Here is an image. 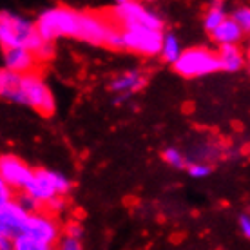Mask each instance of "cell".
Segmentation results:
<instances>
[{
	"label": "cell",
	"mask_w": 250,
	"mask_h": 250,
	"mask_svg": "<svg viewBox=\"0 0 250 250\" xmlns=\"http://www.w3.org/2000/svg\"><path fill=\"white\" fill-rule=\"evenodd\" d=\"M0 42H2L4 51L22 47V49H27L31 51L33 55H37L38 49L44 44V38L40 37L37 24H31L29 20L20 15L2 11L0 15Z\"/></svg>",
	"instance_id": "cell-1"
},
{
	"label": "cell",
	"mask_w": 250,
	"mask_h": 250,
	"mask_svg": "<svg viewBox=\"0 0 250 250\" xmlns=\"http://www.w3.org/2000/svg\"><path fill=\"white\" fill-rule=\"evenodd\" d=\"M82 13L69 7H53L44 11L37 20V29L45 42H55L60 37L76 38L80 35Z\"/></svg>",
	"instance_id": "cell-2"
},
{
	"label": "cell",
	"mask_w": 250,
	"mask_h": 250,
	"mask_svg": "<svg viewBox=\"0 0 250 250\" xmlns=\"http://www.w3.org/2000/svg\"><path fill=\"white\" fill-rule=\"evenodd\" d=\"M111 19L120 25H142V27H149L154 31H162L163 20L156 11H150L145 6L132 2V0H120L111 9Z\"/></svg>",
	"instance_id": "cell-3"
},
{
	"label": "cell",
	"mask_w": 250,
	"mask_h": 250,
	"mask_svg": "<svg viewBox=\"0 0 250 250\" xmlns=\"http://www.w3.org/2000/svg\"><path fill=\"white\" fill-rule=\"evenodd\" d=\"M174 71L185 78H196V76L212 75L223 69L216 53L203 47H192V49L183 51L180 60L174 63Z\"/></svg>",
	"instance_id": "cell-4"
},
{
	"label": "cell",
	"mask_w": 250,
	"mask_h": 250,
	"mask_svg": "<svg viewBox=\"0 0 250 250\" xmlns=\"http://www.w3.org/2000/svg\"><path fill=\"white\" fill-rule=\"evenodd\" d=\"M71 190V182L57 170L49 169H37L35 170V178H33L31 185L25 188V192L31 198H35L40 203H49L58 196H65Z\"/></svg>",
	"instance_id": "cell-5"
},
{
	"label": "cell",
	"mask_w": 250,
	"mask_h": 250,
	"mask_svg": "<svg viewBox=\"0 0 250 250\" xmlns=\"http://www.w3.org/2000/svg\"><path fill=\"white\" fill-rule=\"evenodd\" d=\"M122 31H124L125 49L134 51L144 57L162 55L163 38H165L163 31H154L142 25H125L122 27Z\"/></svg>",
	"instance_id": "cell-6"
},
{
	"label": "cell",
	"mask_w": 250,
	"mask_h": 250,
	"mask_svg": "<svg viewBox=\"0 0 250 250\" xmlns=\"http://www.w3.org/2000/svg\"><path fill=\"white\" fill-rule=\"evenodd\" d=\"M22 105H29L42 116H53L55 98L38 75H24L22 78Z\"/></svg>",
	"instance_id": "cell-7"
},
{
	"label": "cell",
	"mask_w": 250,
	"mask_h": 250,
	"mask_svg": "<svg viewBox=\"0 0 250 250\" xmlns=\"http://www.w3.org/2000/svg\"><path fill=\"white\" fill-rule=\"evenodd\" d=\"M0 176H2V182L7 183L13 190L25 192V188L31 185L35 178V170L29 169V165L22 162L20 158L4 154L0 160Z\"/></svg>",
	"instance_id": "cell-8"
},
{
	"label": "cell",
	"mask_w": 250,
	"mask_h": 250,
	"mask_svg": "<svg viewBox=\"0 0 250 250\" xmlns=\"http://www.w3.org/2000/svg\"><path fill=\"white\" fill-rule=\"evenodd\" d=\"M29 216L31 214L25 212L15 200L0 205V236L15 241L19 236L24 234Z\"/></svg>",
	"instance_id": "cell-9"
},
{
	"label": "cell",
	"mask_w": 250,
	"mask_h": 250,
	"mask_svg": "<svg viewBox=\"0 0 250 250\" xmlns=\"http://www.w3.org/2000/svg\"><path fill=\"white\" fill-rule=\"evenodd\" d=\"M24 234L33 239L42 241V243L55 245V247H57V243L60 241V239H58L60 238V232H58L57 223H55L47 214H35V216H29Z\"/></svg>",
	"instance_id": "cell-10"
},
{
	"label": "cell",
	"mask_w": 250,
	"mask_h": 250,
	"mask_svg": "<svg viewBox=\"0 0 250 250\" xmlns=\"http://www.w3.org/2000/svg\"><path fill=\"white\" fill-rule=\"evenodd\" d=\"M147 76L145 73L138 71V69H131V71H125L122 75H118L116 78L111 80L109 89L118 96H129L132 93H138L147 85Z\"/></svg>",
	"instance_id": "cell-11"
},
{
	"label": "cell",
	"mask_w": 250,
	"mask_h": 250,
	"mask_svg": "<svg viewBox=\"0 0 250 250\" xmlns=\"http://www.w3.org/2000/svg\"><path fill=\"white\" fill-rule=\"evenodd\" d=\"M37 62V57L31 51L22 49V47L4 51V69L17 73V75H33V69Z\"/></svg>",
	"instance_id": "cell-12"
},
{
	"label": "cell",
	"mask_w": 250,
	"mask_h": 250,
	"mask_svg": "<svg viewBox=\"0 0 250 250\" xmlns=\"http://www.w3.org/2000/svg\"><path fill=\"white\" fill-rule=\"evenodd\" d=\"M22 78L24 75H17L7 69L0 71V93L6 100L22 105Z\"/></svg>",
	"instance_id": "cell-13"
},
{
	"label": "cell",
	"mask_w": 250,
	"mask_h": 250,
	"mask_svg": "<svg viewBox=\"0 0 250 250\" xmlns=\"http://www.w3.org/2000/svg\"><path fill=\"white\" fill-rule=\"evenodd\" d=\"M243 29L236 24V20L229 17V19L223 22V24L219 25L216 31L210 33V37H212L214 42H218L219 47L221 45H236L243 38Z\"/></svg>",
	"instance_id": "cell-14"
},
{
	"label": "cell",
	"mask_w": 250,
	"mask_h": 250,
	"mask_svg": "<svg viewBox=\"0 0 250 250\" xmlns=\"http://www.w3.org/2000/svg\"><path fill=\"white\" fill-rule=\"evenodd\" d=\"M219 62H221V69L227 73H236L243 67L245 57L238 45H221L219 47Z\"/></svg>",
	"instance_id": "cell-15"
},
{
	"label": "cell",
	"mask_w": 250,
	"mask_h": 250,
	"mask_svg": "<svg viewBox=\"0 0 250 250\" xmlns=\"http://www.w3.org/2000/svg\"><path fill=\"white\" fill-rule=\"evenodd\" d=\"M182 55H183V51H182V47H180V42H178L176 35H172V33H167V35H165V38H163V47H162L163 62L172 63V65H174V63L180 60V57H182Z\"/></svg>",
	"instance_id": "cell-16"
},
{
	"label": "cell",
	"mask_w": 250,
	"mask_h": 250,
	"mask_svg": "<svg viewBox=\"0 0 250 250\" xmlns=\"http://www.w3.org/2000/svg\"><path fill=\"white\" fill-rule=\"evenodd\" d=\"M227 19H229V17H227L225 9L219 6V4H216V6H212L205 13V17H203V27H205L208 33H212V31H216Z\"/></svg>",
	"instance_id": "cell-17"
},
{
	"label": "cell",
	"mask_w": 250,
	"mask_h": 250,
	"mask_svg": "<svg viewBox=\"0 0 250 250\" xmlns=\"http://www.w3.org/2000/svg\"><path fill=\"white\" fill-rule=\"evenodd\" d=\"M162 158L167 165H170L172 169H178V170L188 169V165H190V160L185 154H182L178 149H174V147H169V149L163 150Z\"/></svg>",
	"instance_id": "cell-18"
},
{
	"label": "cell",
	"mask_w": 250,
	"mask_h": 250,
	"mask_svg": "<svg viewBox=\"0 0 250 250\" xmlns=\"http://www.w3.org/2000/svg\"><path fill=\"white\" fill-rule=\"evenodd\" d=\"M15 250H57L55 249V245H47V243H42V241H38V239H33L29 236H19V238L15 239Z\"/></svg>",
	"instance_id": "cell-19"
},
{
	"label": "cell",
	"mask_w": 250,
	"mask_h": 250,
	"mask_svg": "<svg viewBox=\"0 0 250 250\" xmlns=\"http://www.w3.org/2000/svg\"><path fill=\"white\" fill-rule=\"evenodd\" d=\"M232 19L243 29V33H250V7H239L232 13Z\"/></svg>",
	"instance_id": "cell-20"
},
{
	"label": "cell",
	"mask_w": 250,
	"mask_h": 250,
	"mask_svg": "<svg viewBox=\"0 0 250 250\" xmlns=\"http://www.w3.org/2000/svg\"><path fill=\"white\" fill-rule=\"evenodd\" d=\"M187 170L192 178H198V180H200V178H207V176L210 174V172H212V167L205 162H190Z\"/></svg>",
	"instance_id": "cell-21"
},
{
	"label": "cell",
	"mask_w": 250,
	"mask_h": 250,
	"mask_svg": "<svg viewBox=\"0 0 250 250\" xmlns=\"http://www.w3.org/2000/svg\"><path fill=\"white\" fill-rule=\"evenodd\" d=\"M55 249L57 250H83V245H82L80 239L69 238V236H62Z\"/></svg>",
	"instance_id": "cell-22"
},
{
	"label": "cell",
	"mask_w": 250,
	"mask_h": 250,
	"mask_svg": "<svg viewBox=\"0 0 250 250\" xmlns=\"http://www.w3.org/2000/svg\"><path fill=\"white\" fill-rule=\"evenodd\" d=\"M63 236H69V238H75V239H82V236H83V229H82L80 221H76V219L69 221L67 225H65V229H63Z\"/></svg>",
	"instance_id": "cell-23"
},
{
	"label": "cell",
	"mask_w": 250,
	"mask_h": 250,
	"mask_svg": "<svg viewBox=\"0 0 250 250\" xmlns=\"http://www.w3.org/2000/svg\"><path fill=\"white\" fill-rule=\"evenodd\" d=\"M53 55H55V42H45L44 40V44L35 57H37V60H49V58H53Z\"/></svg>",
	"instance_id": "cell-24"
},
{
	"label": "cell",
	"mask_w": 250,
	"mask_h": 250,
	"mask_svg": "<svg viewBox=\"0 0 250 250\" xmlns=\"http://www.w3.org/2000/svg\"><path fill=\"white\" fill-rule=\"evenodd\" d=\"M65 208V198L63 196H58L55 200H51L49 203H45V210L47 212H62Z\"/></svg>",
	"instance_id": "cell-25"
},
{
	"label": "cell",
	"mask_w": 250,
	"mask_h": 250,
	"mask_svg": "<svg viewBox=\"0 0 250 250\" xmlns=\"http://www.w3.org/2000/svg\"><path fill=\"white\" fill-rule=\"evenodd\" d=\"M238 223H239V230H241V234H243L247 239H250V216L249 214H241L238 219Z\"/></svg>",
	"instance_id": "cell-26"
},
{
	"label": "cell",
	"mask_w": 250,
	"mask_h": 250,
	"mask_svg": "<svg viewBox=\"0 0 250 250\" xmlns=\"http://www.w3.org/2000/svg\"><path fill=\"white\" fill-rule=\"evenodd\" d=\"M0 250H15V241L0 236Z\"/></svg>",
	"instance_id": "cell-27"
},
{
	"label": "cell",
	"mask_w": 250,
	"mask_h": 250,
	"mask_svg": "<svg viewBox=\"0 0 250 250\" xmlns=\"http://www.w3.org/2000/svg\"><path fill=\"white\" fill-rule=\"evenodd\" d=\"M249 62H250V55H249Z\"/></svg>",
	"instance_id": "cell-28"
}]
</instances>
